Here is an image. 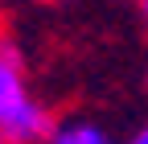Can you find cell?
Here are the masks:
<instances>
[{"label":"cell","instance_id":"6da1fadb","mask_svg":"<svg viewBox=\"0 0 148 144\" xmlns=\"http://www.w3.org/2000/svg\"><path fill=\"white\" fill-rule=\"evenodd\" d=\"M53 128L58 123L45 103H37L29 91L21 49L0 33V136L8 144H49Z\"/></svg>","mask_w":148,"mask_h":144},{"label":"cell","instance_id":"7a4b0ae2","mask_svg":"<svg viewBox=\"0 0 148 144\" xmlns=\"http://www.w3.org/2000/svg\"><path fill=\"white\" fill-rule=\"evenodd\" d=\"M49 144H111V136L99 128L95 119H82V115H70L53 128Z\"/></svg>","mask_w":148,"mask_h":144},{"label":"cell","instance_id":"3957f363","mask_svg":"<svg viewBox=\"0 0 148 144\" xmlns=\"http://www.w3.org/2000/svg\"><path fill=\"white\" fill-rule=\"evenodd\" d=\"M136 12H140V21H144V29H148V0H136Z\"/></svg>","mask_w":148,"mask_h":144},{"label":"cell","instance_id":"277c9868","mask_svg":"<svg viewBox=\"0 0 148 144\" xmlns=\"http://www.w3.org/2000/svg\"><path fill=\"white\" fill-rule=\"evenodd\" d=\"M127 144H148V123H144V128H140V132H136L132 140H127Z\"/></svg>","mask_w":148,"mask_h":144},{"label":"cell","instance_id":"5b68a950","mask_svg":"<svg viewBox=\"0 0 148 144\" xmlns=\"http://www.w3.org/2000/svg\"><path fill=\"white\" fill-rule=\"evenodd\" d=\"M41 4H66V0H41Z\"/></svg>","mask_w":148,"mask_h":144},{"label":"cell","instance_id":"8992f818","mask_svg":"<svg viewBox=\"0 0 148 144\" xmlns=\"http://www.w3.org/2000/svg\"><path fill=\"white\" fill-rule=\"evenodd\" d=\"M0 144H8V140H4V136H0Z\"/></svg>","mask_w":148,"mask_h":144}]
</instances>
